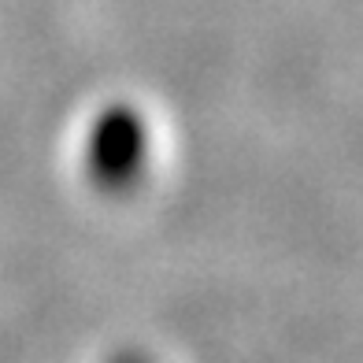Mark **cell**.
<instances>
[{"mask_svg":"<svg viewBox=\"0 0 363 363\" xmlns=\"http://www.w3.org/2000/svg\"><path fill=\"white\" fill-rule=\"evenodd\" d=\"M152 160V134L141 108L111 101L89 119L82 138V171L89 186L108 196L130 193L145 178Z\"/></svg>","mask_w":363,"mask_h":363,"instance_id":"6da1fadb","label":"cell"},{"mask_svg":"<svg viewBox=\"0 0 363 363\" xmlns=\"http://www.w3.org/2000/svg\"><path fill=\"white\" fill-rule=\"evenodd\" d=\"M108 363H152V359L141 356V352H119V356H111Z\"/></svg>","mask_w":363,"mask_h":363,"instance_id":"7a4b0ae2","label":"cell"}]
</instances>
